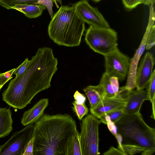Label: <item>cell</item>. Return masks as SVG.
I'll return each instance as SVG.
<instances>
[{
    "mask_svg": "<svg viewBox=\"0 0 155 155\" xmlns=\"http://www.w3.org/2000/svg\"><path fill=\"white\" fill-rule=\"evenodd\" d=\"M58 64L51 48H39L25 71L11 80L2 93L3 101L14 108L25 107L37 94L50 87Z\"/></svg>",
    "mask_w": 155,
    "mask_h": 155,
    "instance_id": "1",
    "label": "cell"
},
{
    "mask_svg": "<svg viewBox=\"0 0 155 155\" xmlns=\"http://www.w3.org/2000/svg\"><path fill=\"white\" fill-rule=\"evenodd\" d=\"M22 13L29 18L38 17L46 8L43 5L40 4H25L16 5L12 8Z\"/></svg>",
    "mask_w": 155,
    "mask_h": 155,
    "instance_id": "17",
    "label": "cell"
},
{
    "mask_svg": "<svg viewBox=\"0 0 155 155\" xmlns=\"http://www.w3.org/2000/svg\"><path fill=\"white\" fill-rule=\"evenodd\" d=\"M127 92L123 87L119 88L117 95L114 97L104 98L95 108L90 110L91 114L100 119L105 114L123 109L127 102Z\"/></svg>",
    "mask_w": 155,
    "mask_h": 155,
    "instance_id": "11",
    "label": "cell"
},
{
    "mask_svg": "<svg viewBox=\"0 0 155 155\" xmlns=\"http://www.w3.org/2000/svg\"><path fill=\"white\" fill-rule=\"evenodd\" d=\"M104 56L105 72L110 77L115 76L121 81L124 80L127 75L129 71V57L121 52L118 48Z\"/></svg>",
    "mask_w": 155,
    "mask_h": 155,
    "instance_id": "8",
    "label": "cell"
},
{
    "mask_svg": "<svg viewBox=\"0 0 155 155\" xmlns=\"http://www.w3.org/2000/svg\"><path fill=\"white\" fill-rule=\"evenodd\" d=\"M110 81L116 95L118 94L119 90L118 78L115 76L110 77Z\"/></svg>",
    "mask_w": 155,
    "mask_h": 155,
    "instance_id": "29",
    "label": "cell"
},
{
    "mask_svg": "<svg viewBox=\"0 0 155 155\" xmlns=\"http://www.w3.org/2000/svg\"><path fill=\"white\" fill-rule=\"evenodd\" d=\"M151 103H152V113L150 117L155 119V98L154 99Z\"/></svg>",
    "mask_w": 155,
    "mask_h": 155,
    "instance_id": "33",
    "label": "cell"
},
{
    "mask_svg": "<svg viewBox=\"0 0 155 155\" xmlns=\"http://www.w3.org/2000/svg\"><path fill=\"white\" fill-rule=\"evenodd\" d=\"M155 1V0H144L143 4L149 6L152 4H154Z\"/></svg>",
    "mask_w": 155,
    "mask_h": 155,
    "instance_id": "34",
    "label": "cell"
},
{
    "mask_svg": "<svg viewBox=\"0 0 155 155\" xmlns=\"http://www.w3.org/2000/svg\"><path fill=\"white\" fill-rule=\"evenodd\" d=\"M77 130L70 115L43 114L34 125L33 155H69Z\"/></svg>",
    "mask_w": 155,
    "mask_h": 155,
    "instance_id": "2",
    "label": "cell"
},
{
    "mask_svg": "<svg viewBox=\"0 0 155 155\" xmlns=\"http://www.w3.org/2000/svg\"><path fill=\"white\" fill-rule=\"evenodd\" d=\"M104 155H125L121 150L118 148H115L113 147H111L107 151L104 152L103 154Z\"/></svg>",
    "mask_w": 155,
    "mask_h": 155,
    "instance_id": "30",
    "label": "cell"
},
{
    "mask_svg": "<svg viewBox=\"0 0 155 155\" xmlns=\"http://www.w3.org/2000/svg\"><path fill=\"white\" fill-rule=\"evenodd\" d=\"M83 91L89 101L90 110L95 108L105 98L103 89L100 84L97 86H88L84 88Z\"/></svg>",
    "mask_w": 155,
    "mask_h": 155,
    "instance_id": "15",
    "label": "cell"
},
{
    "mask_svg": "<svg viewBox=\"0 0 155 155\" xmlns=\"http://www.w3.org/2000/svg\"><path fill=\"white\" fill-rule=\"evenodd\" d=\"M155 26L153 24L151 27L148 35L146 42V48L148 50L155 45Z\"/></svg>",
    "mask_w": 155,
    "mask_h": 155,
    "instance_id": "24",
    "label": "cell"
},
{
    "mask_svg": "<svg viewBox=\"0 0 155 155\" xmlns=\"http://www.w3.org/2000/svg\"><path fill=\"white\" fill-rule=\"evenodd\" d=\"M9 108H0V138L9 135L13 130V120Z\"/></svg>",
    "mask_w": 155,
    "mask_h": 155,
    "instance_id": "16",
    "label": "cell"
},
{
    "mask_svg": "<svg viewBox=\"0 0 155 155\" xmlns=\"http://www.w3.org/2000/svg\"><path fill=\"white\" fill-rule=\"evenodd\" d=\"M115 124L126 155H152L155 152V129L145 123L140 112L125 114Z\"/></svg>",
    "mask_w": 155,
    "mask_h": 155,
    "instance_id": "3",
    "label": "cell"
},
{
    "mask_svg": "<svg viewBox=\"0 0 155 155\" xmlns=\"http://www.w3.org/2000/svg\"><path fill=\"white\" fill-rule=\"evenodd\" d=\"M34 138L31 137L26 145L22 155H33Z\"/></svg>",
    "mask_w": 155,
    "mask_h": 155,
    "instance_id": "28",
    "label": "cell"
},
{
    "mask_svg": "<svg viewBox=\"0 0 155 155\" xmlns=\"http://www.w3.org/2000/svg\"><path fill=\"white\" fill-rule=\"evenodd\" d=\"M11 79L12 78L7 77L5 76V73L0 72V90L4 85Z\"/></svg>",
    "mask_w": 155,
    "mask_h": 155,
    "instance_id": "32",
    "label": "cell"
},
{
    "mask_svg": "<svg viewBox=\"0 0 155 155\" xmlns=\"http://www.w3.org/2000/svg\"><path fill=\"white\" fill-rule=\"evenodd\" d=\"M125 8L130 10L135 8L138 5L144 3V0H122Z\"/></svg>",
    "mask_w": 155,
    "mask_h": 155,
    "instance_id": "25",
    "label": "cell"
},
{
    "mask_svg": "<svg viewBox=\"0 0 155 155\" xmlns=\"http://www.w3.org/2000/svg\"><path fill=\"white\" fill-rule=\"evenodd\" d=\"M57 2L61 5L62 4L61 0H38L37 4L44 5L47 9L51 17L52 18L53 16V12L52 10L53 3H54L57 8L59 7Z\"/></svg>",
    "mask_w": 155,
    "mask_h": 155,
    "instance_id": "23",
    "label": "cell"
},
{
    "mask_svg": "<svg viewBox=\"0 0 155 155\" xmlns=\"http://www.w3.org/2000/svg\"><path fill=\"white\" fill-rule=\"evenodd\" d=\"M38 0H0V5L7 9L17 5L37 4Z\"/></svg>",
    "mask_w": 155,
    "mask_h": 155,
    "instance_id": "20",
    "label": "cell"
},
{
    "mask_svg": "<svg viewBox=\"0 0 155 155\" xmlns=\"http://www.w3.org/2000/svg\"><path fill=\"white\" fill-rule=\"evenodd\" d=\"M147 88V100L151 103L155 98V70L153 72L151 78L146 87Z\"/></svg>",
    "mask_w": 155,
    "mask_h": 155,
    "instance_id": "22",
    "label": "cell"
},
{
    "mask_svg": "<svg viewBox=\"0 0 155 155\" xmlns=\"http://www.w3.org/2000/svg\"><path fill=\"white\" fill-rule=\"evenodd\" d=\"M127 100L123 108L125 114H134L140 112L143 101L147 100L146 91L143 90H127Z\"/></svg>",
    "mask_w": 155,
    "mask_h": 155,
    "instance_id": "13",
    "label": "cell"
},
{
    "mask_svg": "<svg viewBox=\"0 0 155 155\" xmlns=\"http://www.w3.org/2000/svg\"><path fill=\"white\" fill-rule=\"evenodd\" d=\"M81 18L90 26L109 28V25L98 8L91 6L87 0H81L72 5Z\"/></svg>",
    "mask_w": 155,
    "mask_h": 155,
    "instance_id": "9",
    "label": "cell"
},
{
    "mask_svg": "<svg viewBox=\"0 0 155 155\" xmlns=\"http://www.w3.org/2000/svg\"><path fill=\"white\" fill-rule=\"evenodd\" d=\"M74 99V101L72 103V108L78 119L81 120L88 112V109L85 104L86 98L85 97H79Z\"/></svg>",
    "mask_w": 155,
    "mask_h": 155,
    "instance_id": "18",
    "label": "cell"
},
{
    "mask_svg": "<svg viewBox=\"0 0 155 155\" xmlns=\"http://www.w3.org/2000/svg\"><path fill=\"white\" fill-rule=\"evenodd\" d=\"M30 62L27 58H26L23 62L17 68H15L13 72V74L15 75V77H18L22 74L25 70L28 65Z\"/></svg>",
    "mask_w": 155,
    "mask_h": 155,
    "instance_id": "27",
    "label": "cell"
},
{
    "mask_svg": "<svg viewBox=\"0 0 155 155\" xmlns=\"http://www.w3.org/2000/svg\"><path fill=\"white\" fill-rule=\"evenodd\" d=\"M154 58L153 54L147 52L142 58L137 71L135 82L137 90H143L146 88L153 72Z\"/></svg>",
    "mask_w": 155,
    "mask_h": 155,
    "instance_id": "12",
    "label": "cell"
},
{
    "mask_svg": "<svg viewBox=\"0 0 155 155\" xmlns=\"http://www.w3.org/2000/svg\"><path fill=\"white\" fill-rule=\"evenodd\" d=\"M85 22L73 6H62L53 15L48 27L50 38L59 45L79 46Z\"/></svg>",
    "mask_w": 155,
    "mask_h": 155,
    "instance_id": "4",
    "label": "cell"
},
{
    "mask_svg": "<svg viewBox=\"0 0 155 155\" xmlns=\"http://www.w3.org/2000/svg\"><path fill=\"white\" fill-rule=\"evenodd\" d=\"M69 155H82L80 139V133L77 130L74 136Z\"/></svg>",
    "mask_w": 155,
    "mask_h": 155,
    "instance_id": "21",
    "label": "cell"
},
{
    "mask_svg": "<svg viewBox=\"0 0 155 155\" xmlns=\"http://www.w3.org/2000/svg\"><path fill=\"white\" fill-rule=\"evenodd\" d=\"M80 139L82 155H98L99 127L101 122L91 114L82 119Z\"/></svg>",
    "mask_w": 155,
    "mask_h": 155,
    "instance_id": "6",
    "label": "cell"
},
{
    "mask_svg": "<svg viewBox=\"0 0 155 155\" xmlns=\"http://www.w3.org/2000/svg\"><path fill=\"white\" fill-rule=\"evenodd\" d=\"M117 34L109 28L90 26L85 35L86 44L95 52L104 56L112 52L117 48Z\"/></svg>",
    "mask_w": 155,
    "mask_h": 155,
    "instance_id": "5",
    "label": "cell"
},
{
    "mask_svg": "<svg viewBox=\"0 0 155 155\" xmlns=\"http://www.w3.org/2000/svg\"><path fill=\"white\" fill-rule=\"evenodd\" d=\"M33 124L25 126L21 130L14 132L10 139L0 146V155H22L31 139Z\"/></svg>",
    "mask_w": 155,
    "mask_h": 155,
    "instance_id": "7",
    "label": "cell"
},
{
    "mask_svg": "<svg viewBox=\"0 0 155 155\" xmlns=\"http://www.w3.org/2000/svg\"><path fill=\"white\" fill-rule=\"evenodd\" d=\"M110 77L104 72L101 78L99 84L103 89L105 97H112L115 95L110 81Z\"/></svg>",
    "mask_w": 155,
    "mask_h": 155,
    "instance_id": "19",
    "label": "cell"
},
{
    "mask_svg": "<svg viewBox=\"0 0 155 155\" xmlns=\"http://www.w3.org/2000/svg\"><path fill=\"white\" fill-rule=\"evenodd\" d=\"M106 124L109 131L114 136L117 134V127L115 123L109 120L107 121Z\"/></svg>",
    "mask_w": 155,
    "mask_h": 155,
    "instance_id": "31",
    "label": "cell"
},
{
    "mask_svg": "<svg viewBox=\"0 0 155 155\" xmlns=\"http://www.w3.org/2000/svg\"><path fill=\"white\" fill-rule=\"evenodd\" d=\"M48 99H41L32 107L25 111L21 120L22 125L25 126L35 123L44 114V112L48 106Z\"/></svg>",
    "mask_w": 155,
    "mask_h": 155,
    "instance_id": "14",
    "label": "cell"
},
{
    "mask_svg": "<svg viewBox=\"0 0 155 155\" xmlns=\"http://www.w3.org/2000/svg\"><path fill=\"white\" fill-rule=\"evenodd\" d=\"M123 109L113 111L106 114L109 117L110 120L115 124L125 114Z\"/></svg>",
    "mask_w": 155,
    "mask_h": 155,
    "instance_id": "26",
    "label": "cell"
},
{
    "mask_svg": "<svg viewBox=\"0 0 155 155\" xmlns=\"http://www.w3.org/2000/svg\"><path fill=\"white\" fill-rule=\"evenodd\" d=\"M91 0L94 2H100V1H101V0Z\"/></svg>",
    "mask_w": 155,
    "mask_h": 155,
    "instance_id": "35",
    "label": "cell"
},
{
    "mask_svg": "<svg viewBox=\"0 0 155 155\" xmlns=\"http://www.w3.org/2000/svg\"><path fill=\"white\" fill-rule=\"evenodd\" d=\"M149 22L145 32L138 48L132 58L130 59L129 71L126 85L124 88L128 91L133 90L136 87L135 78L137 65L145 49L147 37L151 26L154 24V11L150 10Z\"/></svg>",
    "mask_w": 155,
    "mask_h": 155,
    "instance_id": "10",
    "label": "cell"
}]
</instances>
